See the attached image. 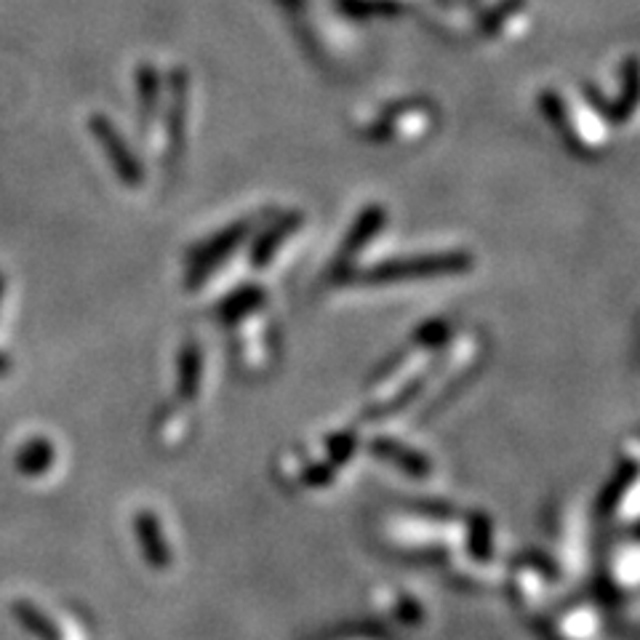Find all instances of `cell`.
<instances>
[{
  "label": "cell",
  "mask_w": 640,
  "mask_h": 640,
  "mask_svg": "<svg viewBox=\"0 0 640 640\" xmlns=\"http://www.w3.org/2000/svg\"><path fill=\"white\" fill-rule=\"evenodd\" d=\"M14 617L19 619V625H22L24 630H30L35 638H41V640H62L60 630H56V625L51 622V619L41 609H38V606L28 604V600H17V604H14Z\"/></svg>",
  "instance_id": "1"
},
{
  "label": "cell",
  "mask_w": 640,
  "mask_h": 640,
  "mask_svg": "<svg viewBox=\"0 0 640 640\" xmlns=\"http://www.w3.org/2000/svg\"><path fill=\"white\" fill-rule=\"evenodd\" d=\"M51 462H54V449H51V443L43 441V438H35V441H30L22 451H19V457H17L19 473H24V475L46 473Z\"/></svg>",
  "instance_id": "2"
},
{
  "label": "cell",
  "mask_w": 640,
  "mask_h": 640,
  "mask_svg": "<svg viewBox=\"0 0 640 640\" xmlns=\"http://www.w3.org/2000/svg\"><path fill=\"white\" fill-rule=\"evenodd\" d=\"M137 526H139L141 545H145L147 560H153L155 566H166L168 558H166L164 539H160V532H158V523H155V518H150V515H141Z\"/></svg>",
  "instance_id": "3"
},
{
  "label": "cell",
  "mask_w": 640,
  "mask_h": 640,
  "mask_svg": "<svg viewBox=\"0 0 640 640\" xmlns=\"http://www.w3.org/2000/svg\"><path fill=\"white\" fill-rule=\"evenodd\" d=\"M9 358H3V355H0V374H9Z\"/></svg>",
  "instance_id": "4"
}]
</instances>
